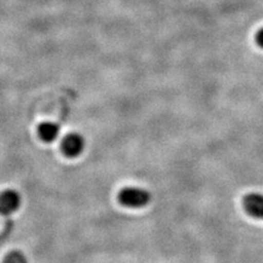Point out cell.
<instances>
[{
    "label": "cell",
    "instance_id": "5",
    "mask_svg": "<svg viewBox=\"0 0 263 263\" xmlns=\"http://www.w3.org/2000/svg\"><path fill=\"white\" fill-rule=\"evenodd\" d=\"M61 128L54 122H43L37 128V134L44 143H54L60 136Z\"/></svg>",
    "mask_w": 263,
    "mask_h": 263
},
{
    "label": "cell",
    "instance_id": "3",
    "mask_svg": "<svg viewBox=\"0 0 263 263\" xmlns=\"http://www.w3.org/2000/svg\"><path fill=\"white\" fill-rule=\"evenodd\" d=\"M21 205V196L15 190L3 191L0 193V214L3 215H11L19 210Z\"/></svg>",
    "mask_w": 263,
    "mask_h": 263
},
{
    "label": "cell",
    "instance_id": "2",
    "mask_svg": "<svg viewBox=\"0 0 263 263\" xmlns=\"http://www.w3.org/2000/svg\"><path fill=\"white\" fill-rule=\"evenodd\" d=\"M85 138L78 133H70L66 135L61 144L63 154L68 158H76L85 149Z\"/></svg>",
    "mask_w": 263,
    "mask_h": 263
},
{
    "label": "cell",
    "instance_id": "6",
    "mask_svg": "<svg viewBox=\"0 0 263 263\" xmlns=\"http://www.w3.org/2000/svg\"><path fill=\"white\" fill-rule=\"evenodd\" d=\"M3 263H29L27 257L21 251L13 250L10 251L5 257Z\"/></svg>",
    "mask_w": 263,
    "mask_h": 263
},
{
    "label": "cell",
    "instance_id": "1",
    "mask_svg": "<svg viewBox=\"0 0 263 263\" xmlns=\"http://www.w3.org/2000/svg\"><path fill=\"white\" fill-rule=\"evenodd\" d=\"M118 197L123 206L129 209H141L151 202V193L138 186H126L122 189Z\"/></svg>",
    "mask_w": 263,
    "mask_h": 263
},
{
    "label": "cell",
    "instance_id": "7",
    "mask_svg": "<svg viewBox=\"0 0 263 263\" xmlns=\"http://www.w3.org/2000/svg\"><path fill=\"white\" fill-rule=\"evenodd\" d=\"M257 42H258V44H259L261 47H263V28L258 32V34H257Z\"/></svg>",
    "mask_w": 263,
    "mask_h": 263
},
{
    "label": "cell",
    "instance_id": "4",
    "mask_svg": "<svg viewBox=\"0 0 263 263\" xmlns=\"http://www.w3.org/2000/svg\"><path fill=\"white\" fill-rule=\"evenodd\" d=\"M243 208L246 212L254 218L263 219V193L252 192L243 197Z\"/></svg>",
    "mask_w": 263,
    "mask_h": 263
}]
</instances>
